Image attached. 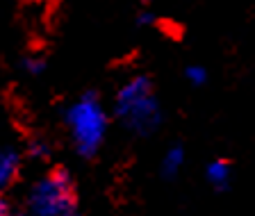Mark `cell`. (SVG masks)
<instances>
[{
	"label": "cell",
	"instance_id": "7",
	"mask_svg": "<svg viewBox=\"0 0 255 216\" xmlns=\"http://www.w3.org/2000/svg\"><path fill=\"white\" fill-rule=\"evenodd\" d=\"M21 66H23V71L30 75H41L43 69H46V59L37 57V55H30V57H25L21 62Z\"/></svg>",
	"mask_w": 255,
	"mask_h": 216
},
{
	"label": "cell",
	"instance_id": "2",
	"mask_svg": "<svg viewBox=\"0 0 255 216\" xmlns=\"http://www.w3.org/2000/svg\"><path fill=\"white\" fill-rule=\"evenodd\" d=\"M64 121H66V127L71 132V139H73L78 155L94 157L101 150L107 132V114L94 91L80 96L78 101L66 109Z\"/></svg>",
	"mask_w": 255,
	"mask_h": 216
},
{
	"label": "cell",
	"instance_id": "8",
	"mask_svg": "<svg viewBox=\"0 0 255 216\" xmlns=\"http://www.w3.org/2000/svg\"><path fill=\"white\" fill-rule=\"evenodd\" d=\"M185 78H187V82L189 85H194V87H201V85H205V80H207V71L203 69V66H187L185 69Z\"/></svg>",
	"mask_w": 255,
	"mask_h": 216
},
{
	"label": "cell",
	"instance_id": "5",
	"mask_svg": "<svg viewBox=\"0 0 255 216\" xmlns=\"http://www.w3.org/2000/svg\"><path fill=\"white\" fill-rule=\"evenodd\" d=\"M205 175H207V182H210L214 189L223 191V189H228L233 171H230V164L226 162V159H214V162L207 164Z\"/></svg>",
	"mask_w": 255,
	"mask_h": 216
},
{
	"label": "cell",
	"instance_id": "10",
	"mask_svg": "<svg viewBox=\"0 0 255 216\" xmlns=\"http://www.w3.org/2000/svg\"><path fill=\"white\" fill-rule=\"evenodd\" d=\"M153 23H155V14H153V11H139L137 25H153Z\"/></svg>",
	"mask_w": 255,
	"mask_h": 216
},
{
	"label": "cell",
	"instance_id": "3",
	"mask_svg": "<svg viewBox=\"0 0 255 216\" xmlns=\"http://www.w3.org/2000/svg\"><path fill=\"white\" fill-rule=\"evenodd\" d=\"M27 207L34 216H66L75 212V189L66 169H55L34 182L27 196Z\"/></svg>",
	"mask_w": 255,
	"mask_h": 216
},
{
	"label": "cell",
	"instance_id": "12",
	"mask_svg": "<svg viewBox=\"0 0 255 216\" xmlns=\"http://www.w3.org/2000/svg\"><path fill=\"white\" fill-rule=\"evenodd\" d=\"M66 216H80V214H78V212H71V214H66Z\"/></svg>",
	"mask_w": 255,
	"mask_h": 216
},
{
	"label": "cell",
	"instance_id": "1",
	"mask_svg": "<svg viewBox=\"0 0 255 216\" xmlns=\"http://www.w3.org/2000/svg\"><path fill=\"white\" fill-rule=\"evenodd\" d=\"M114 114L126 123V127L148 137L162 123V109L153 96V82L146 75H134L119 89L114 101Z\"/></svg>",
	"mask_w": 255,
	"mask_h": 216
},
{
	"label": "cell",
	"instance_id": "9",
	"mask_svg": "<svg viewBox=\"0 0 255 216\" xmlns=\"http://www.w3.org/2000/svg\"><path fill=\"white\" fill-rule=\"evenodd\" d=\"M27 150H30V155L34 159H48L50 157V146H48V141H41V139L32 141Z\"/></svg>",
	"mask_w": 255,
	"mask_h": 216
},
{
	"label": "cell",
	"instance_id": "11",
	"mask_svg": "<svg viewBox=\"0 0 255 216\" xmlns=\"http://www.w3.org/2000/svg\"><path fill=\"white\" fill-rule=\"evenodd\" d=\"M0 216H11V210H9V203L0 196Z\"/></svg>",
	"mask_w": 255,
	"mask_h": 216
},
{
	"label": "cell",
	"instance_id": "4",
	"mask_svg": "<svg viewBox=\"0 0 255 216\" xmlns=\"http://www.w3.org/2000/svg\"><path fill=\"white\" fill-rule=\"evenodd\" d=\"M21 166V157L11 148H0V191L14 182L16 173Z\"/></svg>",
	"mask_w": 255,
	"mask_h": 216
},
{
	"label": "cell",
	"instance_id": "6",
	"mask_svg": "<svg viewBox=\"0 0 255 216\" xmlns=\"http://www.w3.org/2000/svg\"><path fill=\"white\" fill-rule=\"evenodd\" d=\"M182 164H185V150L182 146H173L164 153V159H162V175L164 178H175L180 173Z\"/></svg>",
	"mask_w": 255,
	"mask_h": 216
}]
</instances>
